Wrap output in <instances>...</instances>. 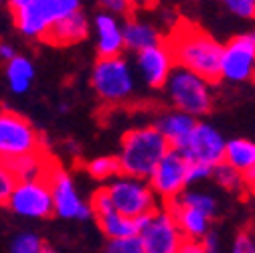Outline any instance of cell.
Here are the masks:
<instances>
[{
	"mask_svg": "<svg viewBox=\"0 0 255 253\" xmlns=\"http://www.w3.org/2000/svg\"><path fill=\"white\" fill-rule=\"evenodd\" d=\"M140 237L146 253H180L186 239L168 205L140 219Z\"/></svg>",
	"mask_w": 255,
	"mask_h": 253,
	"instance_id": "7",
	"label": "cell"
},
{
	"mask_svg": "<svg viewBox=\"0 0 255 253\" xmlns=\"http://www.w3.org/2000/svg\"><path fill=\"white\" fill-rule=\"evenodd\" d=\"M102 10H108V12H114L118 16H128L132 12V4H130V0H95Z\"/></svg>",
	"mask_w": 255,
	"mask_h": 253,
	"instance_id": "33",
	"label": "cell"
},
{
	"mask_svg": "<svg viewBox=\"0 0 255 253\" xmlns=\"http://www.w3.org/2000/svg\"><path fill=\"white\" fill-rule=\"evenodd\" d=\"M51 184V193H53V203H55V215L61 219H77V221H87L95 217L93 209L89 203H85L77 188L73 178L69 176L67 170H63L61 166L53 164L47 176Z\"/></svg>",
	"mask_w": 255,
	"mask_h": 253,
	"instance_id": "12",
	"label": "cell"
},
{
	"mask_svg": "<svg viewBox=\"0 0 255 253\" xmlns=\"http://www.w3.org/2000/svg\"><path fill=\"white\" fill-rule=\"evenodd\" d=\"M158 0H130L132 10H148L152 6H156Z\"/></svg>",
	"mask_w": 255,
	"mask_h": 253,
	"instance_id": "40",
	"label": "cell"
},
{
	"mask_svg": "<svg viewBox=\"0 0 255 253\" xmlns=\"http://www.w3.org/2000/svg\"><path fill=\"white\" fill-rule=\"evenodd\" d=\"M18 53H16V49L10 45V43H2L0 45V57H2V61L6 63V61H10V59H14Z\"/></svg>",
	"mask_w": 255,
	"mask_h": 253,
	"instance_id": "39",
	"label": "cell"
},
{
	"mask_svg": "<svg viewBox=\"0 0 255 253\" xmlns=\"http://www.w3.org/2000/svg\"><path fill=\"white\" fill-rule=\"evenodd\" d=\"M35 0H8V10H10V14H14V12H18V10H22V8H26V6H30Z\"/></svg>",
	"mask_w": 255,
	"mask_h": 253,
	"instance_id": "38",
	"label": "cell"
},
{
	"mask_svg": "<svg viewBox=\"0 0 255 253\" xmlns=\"http://www.w3.org/2000/svg\"><path fill=\"white\" fill-rule=\"evenodd\" d=\"M106 253H146V249H144L142 237L132 235L124 239H108Z\"/></svg>",
	"mask_w": 255,
	"mask_h": 253,
	"instance_id": "28",
	"label": "cell"
},
{
	"mask_svg": "<svg viewBox=\"0 0 255 253\" xmlns=\"http://www.w3.org/2000/svg\"><path fill=\"white\" fill-rule=\"evenodd\" d=\"M197 118L193 114H186L182 110H168L164 112L162 116H158L156 120V126H158V130H160L166 140L170 142L172 148H182V144L188 140V136L193 134V130L197 128Z\"/></svg>",
	"mask_w": 255,
	"mask_h": 253,
	"instance_id": "17",
	"label": "cell"
},
{
	"mask_svg": "<svg viewBox=\"0 0 255 253\" xmlns=\"http://www.w3.org/2000/svg\"><path fill=\"white\" fill-rule=\"evenodd\" d=\"M223 4L239 18L255 20V0H223Z\"/></svg>",
	"mask_w": 255,
	"mask_h": 253,
	"instance_id": "29",
	"label": "cell"
},
{
	"mask_svg": "<svg viewBox=\"0 0 255 253\" xmlns=\"http://www.w3.org/2000/svg\"><path fill=\"white\" fill-rule=\"evenodd\" d=\"M166 43L178 67L195 71L211 83L221 79V59L225 45H221L207 30L182 20L174 24Z\"/></svg>",
	"mask_w": 255,
	"mask_h": 253,
	"instance_id": "1",
	"label": "cell"
},
{
	"mask_svg": "<svg viewBox=\"0 0 255 253\" xmlns=\"http://www.w3.org/2000/svg\"><path fill=\"white\" fill-rule=\"evenodd\" d=\"M170 142L158 130V126H138L128 130L120 140L118 158L124 174L150 178L152 170L170 150Z\"/></svg>",
	"mask_w": 255,
	"mask_h": 253,
	"instance_id": "2",
	"label": "cell"
},
{
	"mask_svg": "<svg viewBox=\"0 0 255 253\" xmlns=\"http://www.w3.org/2000/svg\"><path fill=\"white\" fill-rule=\"evenodd\" d=\"M229 253H255V237L249 231L237 233L233 243H231V251Z\"/></svg>",
	"mask_w": 255,
	"mask_h": 253,
	"instance_id": "32",
	"label": "cell"
},
{
	"mask_svg": "<svg viewBox=\"0 0 255 253\" xmlns=\"http://www.w3.org/2000/svg\"><path fill=\"white\" fill-rule=\"evenodd\" d=\"M201 241H203V245H205V249L209 253H219L221 251V239H219V235L215 231H209Z\"/></svg>",
	"mask_w": 255,
	"mask_h": 253,
	"instance_id": "35",
	"label": "cell"
},
{
	"mask_svg": "<svg viewBox=\"0 0 255 253\" xmlns=\"http://www.w3.org/2000/svg\"><path fill=\"white\" fill-rule=\"evenodd\" d=\"M213 83L195 71L174 67L170 79L164 85L166 98L172 108L193 114L195 118H203L213 110Z\"/></svg>",
	"mask_w": 255,
	"mask_h": 253,
	"instance_id": "3",
	"label": "cell"
},
{
	"mask_svg": "<svg viewBox=\"0 0 255 253\" xmlns=\"http://www.w3.org/2000/svg\"><path fill=\"white\" fill-rule=\"evenodd\" d=\"M4 205L10 213L22 219H49L55 213L53 193L47 178L18 180Z\"/></svg>",
	"mask_w": 255,
	"mask_h": 253,
	"instance_id": "9",
	"label": "cell"
},
{
	"mask_svg": "<svg viewBox=\"0 0 255 253\" xmlns=\"http://www.w3.org/2000/svg\"><path fill=\"white\" fill-rule=\"evenodd\" d=\"M41 150V138L24 116L2 110L0 114V154L2 160Z\"/></svg>",
	"mask_w": 255,
	"mask_h": 253,
	"instance_id": "10",
	"label": "cell"
},
{
	"mask_svg": "<svg viewBox=\"0 0 255 253\" xmlns=\"http://www.w3.org/2000/svg\"><path fill=\"white\" fill-rule=\"evenodd\" d=\"M168 207L172 209L176 223H178V227H180V231H182V235L186 239H199L201 241L211 231V221L213 219L207 217L205 213H201V211H197L193 207H186V205H182L178 201L170 203Z\"/></svg>",
	"mask_w": 255,
	"mask_h": 253,
	"instance_id": "20",
	"label": "cell"
},
{
	"mask_svg": "<svg viewBox=\"0 0 255 253\" xmlns=\"http://www.w3.org/2000/svg\"><path fill=\"white\" fill-rule=\"evenodd\" d=\"M89 205H91L95 217L104 215V213H108V211H114V201H112V195H110V191H108V186L98 188V191L93 193Z\"/></svg>",
	"mask_w": 255,
	"mask_h": 253,
	"instance_id": "30",
	"label": "cell"
},
{
	"mask_svg": "<svg viewBox=\"0 0 255 253\" xmlns=\"http://www.w3.org/2000/svg\"><path fill=\"white\" fill-rule=\"evenodd\" d=\"M213 172H215V166L211 164H205V162H190L188 166V182L190 184H199L207 178H213Z\"/></svg>",
	"mask_w": 255,
	"mask_h": 253,
	"instance_id": "31",
	"label": "cell"
},
{
	"mask_svg": "<svg viewBox=\"0 0 255 253\" xmlns=\"http://www.w3.org/2000/svg\"><path fill=\"white\" fill-rule=\"evenodd\" d=\"M225 162L235 166L237 170L245 172L255 166V142L247 138H235L227 142V152H225Z\"/></svg>",
	"mask_w": 255,
	"mask_h": 253,
	"instance_id": "23",
	"label": "cell"
},
{
	"mask_svg": "<svg viewBox=\"0 0 255 253\" xmlns=\"http://www.w3.org/2000/svg\"><path fill=\"white\" fill-rule=\"evenodd\" d=\"M16 182L18 180L12 176V172L6 166H2V170H0V199H2V203L8 201V197L12 195Z\"/></svg>",
	"mask_w": 255,
	"mask_h": 253,
	"instance_id": "34",
	"label": "cell"
},
{
	"mask_svg": "<svg viewBox=\"0 0 255 253\" xmlns=\"http://www.w3.org/2000/svg\"><path fill=\"white\" fill-rule=\"evenodd\" d=\"M124 37H126V49L132 53H140L148 47L160 45L166 41L156 24L134 14L128 16L124 22Z\"/></svg>",
	"mask_w": 255,
	"mask_h": 253,
	"instance_id": "18",
	"label": "cell"
},
{
	"mask_svg": "<svg viewBox=\"0 0 255 253\" xmlns=\"http://www.w3.org/2000/svg\"><path fill=\"white\" fill-rule=\"evenodd\" d=\"M89 30H91L89 18L81 10H77L65 18H61L59 22H55L47 30L43 41L53 47H71V45L83 43L89 37Z\"/></svg>",
	"mask_w": 255,
	"mask_h": 253,
	"instance_id": "16",
	"label": "cell"
},
{
	"mask_svg": "<svg viewBox=\"0 0 255 253\" xmlns=\"http://www.w3.org/2000/svg\"><path fill=\"white\" fill-rule=\"evenodd\" d=\"M174 67L176 61L166 41L136 53V71L150 89H164Z\"/></svg>",
	"mask_w": 255,
	"mask_h": 253,
	"instance_id": "14",
	"label": "cell"
},
{
	"mask_svg": "<svg viewBox=\"0 0 255 253\" xmlns=\"http://www.w3.org/2000/svg\"><path fill=\"white\" fill-rule=\"evenodd\" d=\"M4 77H6V85L14 96H24L30 89L35 79V65L33 61L24 55H16L14 59L6 61L4 65Z\"/></svg>",
	"mask_w": 255,
	"mask_h": 253,
	"instance_id": "21",
	"label": "cell"
},
{
	"mask_svg": "<svg viewBox=\"0 0 255 253\" xmlns=\"http://www.w3.org/2000/svg\"><path fill=\"white\" fill-rule=\"evenodd\" d=\"M190 162H205L211 166H217L225 162V152H227V140L215 126L207 122H199L188 140L178 148Z\"/></svg>",
	"mask_w": 255,
	"mask_h": 253,
	"instance_id": "13",
	"label": "cell"
},
{
	"mask_svg": "<svg viewBox=\"0 0 255 253\" xmlns=\"http://www.w3.org/2000/svg\"><path fill=\"white\" fill-rule=\"evenodd\" d=\"M95 219H98V225L108 239H124V237L140 235V219L128 217L116 209L104 215H98Z\"/></svg>",
	"mask_w": 255,
	"mask_h": 253,
	"instance_id": "22",
	"label": "cell"
},
{
	"mask_svg": "<svg viewBox=\"0 0 255 253\" xmlns=\"http://www.w3.org/2000/svg\"><path fill=\"white\" fill-rule=\"evenodd\" d=\"M178 203L186 205V207H193L201 213H205L207 217H215L217 215V199L211 193L205 191H193V188H186V191L176 199Z\"/></svg>",
	"mask_w": 255,
	"mask_h": 253,
	"instance_id": "26",
	"label": "cell"
},
{
	"mask_svg": "<svg viewBox=\"0 0 255 253\" xmlns=\"http://www.w3.org/2000/svg\"><path fill=\"white\" fill-rule=\"evenodd\" d=\"M41 253H57V251H55L53 247H49V245H45V249H43Z\"/></svg>",
	"mask_w": 255,
	"mask_h": 253,
	"instance_id": "41",
	"label": "cell"
},
{
	"mask_svg": "<svg viewBox=\"0 0 255 253\" xmlns=\"http://www.w3.org/2000/svg\"><path fill=\"white\" fill-rule=\"evenodd\" d=\"M106 186L112 195L114 209L128 217L142 219L158 209V195L154 193L148 178L120 174Z\"/></svg>",
	"mask_w": 255,
	"mask_h": 253,
	"instance_id": "6",
	"label": "cell"
},
{
	"mask_svg": "<svg viewBox=\"0 0 255 253\" xmlns=\"http://www.w3.org/2000/svg\"><path fill=\"white\" fill-rule=\"evenodd\" d=\"M95 28V49L100 57H116L122 55L126 49V37H124V24L118 14L102 10L93 18Z\"/></svg>",
	"mask_w": 255,
	"mask_h": 253,
	"instance_id": "15",
	"label": "cell"
},
{
	"mask_svg": "<svg viewBox=\"0 0 255 253\" xmlns=\"http://www.w3.org/2000/svg\"><path fill=\"white\" fill-rule=\"evenodd\" d=\"M213 180L223 188V191H229V193H241V191H245L243 172L237 170L235 166H231L229 162H221V164L215 166Z\"/></svg>",
	"mask_w": 255,
	"mask_h": 253,
	"instance_id": "25",
	"label": "cell"
},
{
	"mask_svg": "<svg viewBox=\"0 0 255 253\" xmlns=\"http://www.w3.org/2000/svg\"><path fill=\"white\" fill-rule=\"evenodd\" d=\"M243 180H245V191L255 195V166L243 172Z\"/></svg>",
	"mask_w": 255,
	"mask_h": 253,
	"instance_id": "37",
	"label": "cell"
},
{
	"mask_svg": "<svg viewBox=\"0 0 255 253\" xmlns=\"http://www.w3.org/2000/svg\"><path fill=\"white\" fill-rule=\"evenodd\" d=\"M85 170L91 178L102 180V182H110L114 178H118L120 174H124L122 170V162L118 156H98L91 158L85 162Z\"/></svg>",
	"mask_w": 255,
	"mask_h": 253,
	"instance_id": "24",
	"label": "cell"
},
{
	"mask_svg": "<svg viewBox=\"0 0 255 253\" xmlns=\"http://www.w3.org/2000/svg\"><path fill=\"white\" fill-rule=\"evenodd\" d=\"M2 166H6L16 180H35V178H47L53 164L39 150V152L6 158V160H2Z\"/></svg>",
	"mask_w": 255,
	"mask_h": 253,
	"instance_id": "19",
	"label": "cell"
},
{
	"mask_svg": "<svg viewBox=\"0 0 255 253\" xmlns=\"http://www.w3.org/2000/svg\"><path fill=\"white\" fill-rule=\"evenodd\" d=\"M180 253H209V251L205 249L203 241H199V239H184Z\"/></svg>",
	"mask_w": 255,
	"mask_h": 253,
	"instance_id": "36",
	"label": "cell"
},
{
	"mask_svg": "<svg viewBox=\"0 0 255 253\" xmlns=\"http://www.w3.org/2000/svg\"><path fill=\"white\" fill-rule=\"evenodd\" d=\"M45 249L43 239L33 231H20L10 239L8 253H41Z\"/></svg>",
	"mask_w": 255,
	"mask_h": 253,
	"instance_id": "27",
	"label": "cell"
},
{
	"mask_svg": "<svg viewBox=\"0 0 255 253\" xmlns=\"http://www.w3.org/2000/svg\"><path fill=\"white\" fill-rule=\"evenodd\" d=\"M81 10V0H35L30 6L10 14L16 30L22 37L41 39L47 30L73 12Z\"/></svg>",
	"mask_w": 255,
	"mask_h": 253,
	"instance_id": "5",
	"label": "cell"
},
{
	"mask_svg": "<svg viewBox=\"0 0 255 253\" xmlns=\"http://www.w3.org/2000/svg\"><path fill=\"white\" fill-rule=\"evenodd\" d=\"M188 166L190 160L176 148H170L158 166L150 174V184L164 205L174 203L188 188Z\"/></svg>",
	"mask_w": 255,
	"mask_h": 253,
	"instance_id": "8",
	"label": "cell"
},
{
	"mask_svg": "<svg viewBox=\"0 0 255 253\" xmlns=\"http://www.w3.org/2000/svg\"><path fill=\"white\" fill-rule=\"evenodd\" d=\"M221 79L229 83L255 79V30H247L225 43L221 59Z\"/></svg>",
	"mask_w": 255,
	"mask_h": 253,
	"instance_id": "11",
	"label": "cell"
},
{
	"mask_svg": "<svg viewBox=\"0 0 255 253\" xmlns=\"http://www.w3.org/2000/svg\"><path fill=\"white\" fill-rule=\"evenodd\" d=\"M91 87L108 104H120L132 98L136 89L134 69L122 55L100 57L91 71Z\"/></svg>",
	"mask_w": 255,
	"mask_h": 253,
	"instance_id": "4",
	"label": "cell"
}]
</instances>
